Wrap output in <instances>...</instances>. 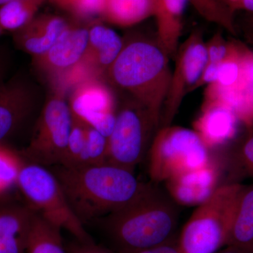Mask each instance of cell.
<instances>
[{
  "label": "cell",
  "instance_id": "cell-19",
  "mask_svg": "<svg viewBox=\"0 0 253 253\" xmlns=\"http://www.w3.org/2000/svg\"><path fill=\"white\" fill-rule=\"evenodd\" d=\"M123 47L121 37L111 28L99 24L89 28V46L85 57L96 69H109Z\"/></svg>",
  "mask_w": 253,
  "mask_h": 253
},
{
  "label": "cell",
  "instance_id": "cell-6",
  "mask_svg": "<svg viewBox=\"0 0 253 253\" xmlns=\"http://www.w3.org/2000/svg\"><path fill=\"white\" fill-rule=\"evenodd\" d=\"M208 148L195 130L181 126L161 127L150 145L148 171L152 182L211 164Z\"/></svg>",
  "mask_w": 253,
  "mask_h": 253
},
{
  "label": "cell",
  "instance_id": "cell-16",
  "mask_svg": "<svg viewBox=\"0 0 253 253\" xmlns=\"http://www.w3.org/2000/svg\"><path fill=\"white\" fill-rule=\"evenodd\" d=\"M68 26L59 16L33 18L24 27L14 32V41L20 49L36 57L47 51Z\"/></svg>",
  "mask_w": 253,
  "mask_h": 253
},
{
  "label": "cell",
  "instance_id": "cell-3",
  "mask_svg": "<svg viewBox=\"0 0 253 253\" xmlns=\"http://www.w3.org/2000/svg\"><path fill=\"white\" fill-rule=\"evenodd\" d=\"M110 76L161 125L163 107L172 81L168 52L149 42H131L109 68Z\"/></svg>",
  "mask_w": 253,
  "mask_h": 253
},
{
  "label": "cell",
  "instance_id": "cell-7",
  "mask_svg": "<svg viewBox=\"0 0 253 253\" xmlns=\"http://www.w3.org/2000/svg\"><path fill=\"white\" fill-rule=\"evenodd\" d=\"M64 93L55 89L37 120L23 159L46 168L62 163L72 129L73 115Z\"/></svg>",
  "mask_w": 253,
  "mask_h": 253
},
{
  "label": "cell",
  "instance_id": "cell-15",
  "mask_svg": "<svg viewBox=\"0 0 253 253\" xmlns=\"http://www.w3.org/2000/svg\"><path fill=\"white\" fill-rule=\"evenodd\" d=\"M33 214L26 203L0 201V253H26Z\"/></svg>",
  "mask_w": 253,
  "mask_h": 253
},
{
  "label": "cell",
  "instance_id": "cell-25",
  "mask_svg": "<svg viewBox=\"0 0 253 253\" xmlns=\"http://www.w3.org/2000/svg\"><path fill=\"white\" fill-rule=\"evenodd\" d=\"M205 19L216 23L233 35L236 34L235 13L219 0H188Z\"/></svg>",
  "mask_w": 253,
  "mask_h": 253
},
{
  "label": "cell",
  "instance_id": "cell-2",
  "mask_svg": "<svg viewBox=\"0 0 253 253\" xmlns=\"http://www.w3.org/2000/svg\"><path fill=\"white\" fill-rule=\"evenodd\" d=\"M62 188L68 204L83 224L94 222L136 199L149 183L113 165L48 168Z\"/></svg>",
  "mask_w": 253,
  "mask_h": 253
},
{
  "label": "cell",
  "instance_id": "cell-29",
  "mask_svg": "<svg viewBox=\"0 0 253 253\" xmlns=\"http://www.w3.org/2000/svg\"><path fill=\"white\" fill-rule=\"evenodd\" d=\"M231 42H226L220 35H217L207 44L208 63L219 64L230 52Z\"/></svg>",
  "mask_w": 253,
  "mask_h": 253
},
{
  "label": "cell",
  "instance_id": "cell-18",
  "mask_svg": "<svg viewBox=\"0 0 253 253\" xmlns=\"http://www.w3.org/2000/svg\"><path fill=\"white\" fill-rule=\"evenodd\" d=\"M226 246L251 253L253 247V184L240 191Z\"/></svg>",
  "mask_w": 253,
  "mask_h": 253
},
{
  "label": "cell",
  "instance_id": "cell-5",
  "mask_svg": "<svg viewBox=\"0 0 253 253\" xmlns=\"http://www.w3.org/2000/svg\"><path fill=\"white\" fill-rule=\"evenodd\" d=\"M18 189L25 203L50 224L68 231L78 241L94 242L73 212L57 178L49 168L23 159Z\"/></svg>",
  "mask_w": 253,
  "mask_h": 253
},
{
  "label": "cell",
  "instance_id": "cell-9",
  "mask_svg": "<svg viewBox=\"0 0 253 253\" xmlns=\"http://www.w3.org/2000/svg\"><path fill=\"white\" fill-rule=\"evenodd\" d=\"M194 33L181 48L161 116V127L170 126L182 98L199 86L208 63L207 44Z\"/></svg>",
  "mask_w": 253,
  "mask_h": 253
},
{
  "label": "cell",
  "instance_id": "cell-22",
  "mask_svg": "<svg viewBox=\"0 0 253 253\" xmlns=\"http://www.w3.org/2000/svg\"><path fill=\"white\" fill-rule=\"evenodd\" d=\"M26 253H67L61 229L34 212Z\"/></svg>",
  "mask_w": 253,
  "mask_h": 253
},
{
  "label": "cell",
  "instance_id": "cell-17",
  "mask_svg": "<svg viewBox=\"0 0 253 253\" xmlns=\"http://www.w3.org/2000/svg\"><path fill=\"white\" fill-rule=\"evenodd\" d=\"M238 121L234 113L225 106L206 101L195 123V131L210 149L230 141L235 136Z\"/></svg>",
  "mask_w": 253,
  "mask_h": 253
},
{
  "label": "cell",
  "instance_id": "cell-11",
  "mask_svg": "<svg viewBox=\"0 0 253 253\" xmlns=\"http://www.w3.org/2000/svg\"><path fill=\"white\" fill-rule=\"evenodd\" d=\"M206 101L218 103L230 110L238 121L253 126V51L241 44V71L232 87L220 89L208 85Z\"/></svg>",
  "mask_w": 253,
  "mask_h": 253
},
{
  "label": "cell",
  "instance_id": "cell-30",
  "mask_svg": "<svg viewBox=\"0 0 253 253\" xmlns=\"http://www.w3.org/2000/svg\"><path fill=\"white\" fill-rule=\"evenodd\" d=\"M67 253H119L114 250L96 245L95 242L83 243L76 240L66 246Z\"/></svg>",
  "mask_w": 253,
  "mask_h": 253
},
{
  "label": "cell",
  "instance_id": "cell-35",
  "mask_svg": "<svg viewBox=\"0 0 253 253\" xmlns=\"http://www.w3.org/2000/svg\"><path fill=\"white\" fill-rule=\"evenodd\" d=\"M216 253H249L238 248L233 247V246H225V249L219 250Z\"/></svg>",
  "mask_w": 253,
  "mask_h": 253
},
{
  "label": "cell",
  "instance_id": "cell-12",
  "mask_svg": "<svg viewBox=\"0 0 253 253\" xmlns=\"http://www.w3.org/2000/svg\"><path fill=\"white\" fill-rule=\"evenodd\" d=\"M36 104V91L26 82L13 79L0 86V144L28 122Z\"/></svg>",
  "mask_w": 253,
  "mask_h": 253
},
{
  "label": "cell",
  "instance_id": "cell-13",
  "mask_svg": "<svg viewBox=\"0 0 253 253\" xmlns=\"http://www.w3.org/2000/svg\"><path fill=\"white\" fill-rule=\"evenodd\" d=\"M89 46V29L68 28L44 54L33 57V63L43 72L61 76L84 59Z\"/></svg>",
  "mask_w": 253,
  "mask_h": 253
},
{
  "label": "cell",
  "instance_id": "cell-23",
  "mask_svg": "<svg viewBox=\"0 0 253 253\" xmlns=\"http://www.w3.org/2000/svg\"><path fill=\"white\" fill-rule=\"evenodd\" d=\"M43 0H11L0 6V27L16 32L31 22Z\"/></svg>",
  "mask_w": 253,
  "mask_h": 253
},
{
  "label": "cell",
  "instance_id": "cell-31",
  "mask_svg": "<svg viewBox=\"0 0 253 253\" xmlns=\"http://www.w3.org/2000/svg\"><path fill=\"white\" fill-rule=\"evenodd\" d=\"M238 158L245 172L253 176V134L243 144Z\"/></svg>",
  "mask_w": 253,
  "mask_h": 253
},
{
  "label": "cell",
  "instance_id": "cell-32",
  "mask_svg": "<svg viewBox=\"0 0 253 253\" xmlns=\"http://www.w3.org/2000/svg\"><path fill=\"white\" fill-rule=\"evenodd\" d=\"M219 1L234 13L238 11L253 13V0H219Z\"/></svg>",
  "mask_w": 253,
  "mask_h": 253
},
{
  "label": "cell",
  "instance_id": "cell-8",
  "mask_svg": "<svg viewBox=\"0 0 253 253\" xmlns=\"http://www.w3.org/2000/svg\"><path fill=\"white\" fill-rule=\"evenodd\" d=\"M154 128L158 126L140 105L123 108L116 113L114 127L108 137L106 163L134 172L147 153Z\"/></svg>",
  "mask_w": 253,
  "mask_h": 253
},
{
  "label": "cell",
  "instance_id": "cell-40",
  "mask_svg": "<svg viewBox=\"0 0 253 253\" xmlns=\"http://www.w3.org/2000/svg\"><path fill=\"white\" fill-rule=\"evenodd\" d=\"M251 253H253V247L252 251H251Z\"/></svg>",
  "mask_w": 253,
  "mask_h": 253
},
{
  "label": "cell",
  "instance_id": "cell-14",
  "mask_svg": "<svg viewBox=\"0 0 253 253\" xmlns=\"http://www.w3.org/2000/svg\"><path fill=\"white\" fill-rule=\"evenodd\" d=\"M218 175L217 168L211 163L173 176L165 181L166 189L179 206H199L217 189Z\"/></svg>",
  "mask_w": 253,
  "mask_h": 253
},
{
  "label": "cell",
  "instance_id": "cell-37",
  "mask_svg": "<svg viewBox=\"0 0 253 253\" xmlns=\"http://www.w3.org/2000/svg\"><path fill=\"white\" fill-rule=\"evenodd\" d=\"M249 38H250V41L253 43V32H251V33H249Z\"/></svg>",
  "mask_w": 253,
  "mask_h": 253
},
{
  "label": "cell",
  "instance_id": "cell-28",
  "mask_svg": "<svg viewBox=\"0 0 253 253\" xmlns=\"http://www.w3.org/2000/svg\"><path fill=\"white\" fill-rule=\"evenodd\" d=\"M106 4V0H65L62 3L83 18L103 15Z\"/></svg>",
  "mask_w": 253,
  "mask_h": 253
},
{
  "label": "cell",
  "instance_id": "cell-21",
  "mask_svg": "<svg viewBox=\"0 0 253 253\" xmlns=\"http://www.w3.org/2000/svg\"><path fill=\"white\" fill-rule=\"evenodd\" d=\"M156 0H106L102 16L120 26H131L154 16Z\"/></svg>",
  "mask_w": 253,
  "mask_h": 253
},
{
  "label": "cell",
  "instance_id": "cell-1",
  "mask_svg": "<svg viewBox=\"0 0 253 253\" xmlns=\"http://www.w3.org/2000/svg\"><path fill=\"white\" fill-rule=\"evenodd\" d=\"M179 205L166 189L150 182L136 199L98 219L105 236L119 253H135L176 239Z\"/></svg>",
  "mask_w": 253,
  "mask_h": 253
},
{
  "label": "cell",
  "instance_id": "cell-26",
  "mask_svg": "<svg viewBox=\"0 0 253 253\" xmlns=\"http://www.w3.org/2000/svg\"><path fill=\"white\" fill-rule=\"evenodd\" d=\"M86 123L73 116V123L67 150L61 166L65 167L84 166L86 144Z\"/></svg>",
  "mask_w": 253,
  "mask_h": 253
},
{
  "label": "cell",
  "instance_id": "cell-27",
  "mask_svg": "<svg viewBox=\"0 0 253 253\" xmlns=\"http://www.w3.org/2000/svg\"><path fill=\"white\" fill-rule=\"evenodd\" d=\"M107 150L108 138L87 125L84 166L106 163Z\"/></svg>",
  "mask_w": 253,
  "mask_h": 253
},
{
  "label": "cell",
  "instance_id": "cell-4",
  "mask_svg": "<svg viewBox=\"0 0 253 253\" xmlns=\"http://www.w3.org/2000/svg\"><path fill=\"white\" fill-rule=\"evenodd\" d=\"M242 186L238 183L218 186L197 206L178 238L181 253H216L226 246Z\"/></svg>",
  "mask_w": 253,
  "mask_h": 253
},
{
  "label": "cell",
  "instance_id": "cell-39",
  "mask_svg": "<svg viewBox=\"0 0 253 253\" xmlns=\"http://www.w3.org/2000/svg\"><path fill=\"white\" fill-rule=\"evenodd\" d=\"M1 31H2V29H1V27H0V34H1Z\"/></svg>",
  "mask_w": 253,
  "mask_h": 253
},
{
  "label": "cell",
  "instance_id": "cell-36",
  "mask_svg": "<svg viewBox=\"0 0 253 253\" xmlns=\"http://www.w3.org/2000/svg\"><path fill=\"white\" fill-rule=\"evenodd\" d=\"M10 1H11V0H0V6L6 4V3L9 2Z\"/></svg>",
  "mask_w": 253,
  "mask_h": 253
},
{
  "label": "cell",
  "instance_id": "cell-33",
  "mask_svg": "<svg viewBox=\"0 0 253 253\" xmlns=\"http://www.w3.org/2000/svg\"><path fill=\"white\" fill-rule=\"evenodd\" d=\"M135 253H181V252L178 239L176 238L166 244Z\"/></svg>",
  "mask_w": 253,
  "mask_h": 253
},
{
  "label": "cell",
  "instance_id": "cell-24",
  "mask_svg": "<svg viewBox=\"0 0 253 253\" xmlns=\"http://www.w3.org/2000/svg\"><path fill=\"white\" fill-rule=\"evenodd\" d=\"M23 158L20 151L0 144V197L18 188V178Z\"/></svg>",
  "mask_w": 253,
  "mask_h": 253
},
{
  "label": "cell",
  "instance_id": "cell-34",
  "mask_svg": "<svg viewBox=\"0 0 253 253\" xmlns=\"http://www.w3.org/2000/svg\"><path fill=\"white\" fill-rule=\"evenodd\" d=\"M8 69V59L3 50H0V86L6 82Z\"/></svg>",
  "mask_w": 253,
  "mask_h": 253
},
{
  "label": "cell",
  "instance_id": "cell-38",
  "mask_svg": "<svg viewBox=\"0 0 253 253\" xmlns=\"http://www.w3.org/2000/svg\"><path fill=\"white\" fill-rule=\"evenodd\" d=\"M58 1H59L60 3H61V4H62V3L63 2V1H65V0H58Z\"/></svg>",
  "mask_w": 253,
  "mask_h": 253
},
{
  "label": "cell",
  "instance_id": "cell-10",
  "mask_svg": "<svg viewBox=\"0 0 253 253\" xmlns=\"http://www.w3.org/2000/svg\"><path fill=\"white\" fill-rule=\"evenodd\" d=\"M69 105L75 117L109 137L116 113L112 92L106 84L94 78L83 82L73 91Z\"/></svg>",
  "mask_w": 253,
  "mask_h": 253
},
{
  "label": "cell",
  "instance_id": "cell-20",
  "mask_svg": "<svg viewBox=\"0 0 253 253\" xmlns=\"http://www.w3.org/2000/svg\"><path fill=\"white\" fill-rule=\"evenodd\" d=\"M188 0H156L154 16L161 46L167 52L176 49L181 31V20Z\"/></svg>",
  "mask_w": 253,
  "mask_h": 253
}]
</instances>
